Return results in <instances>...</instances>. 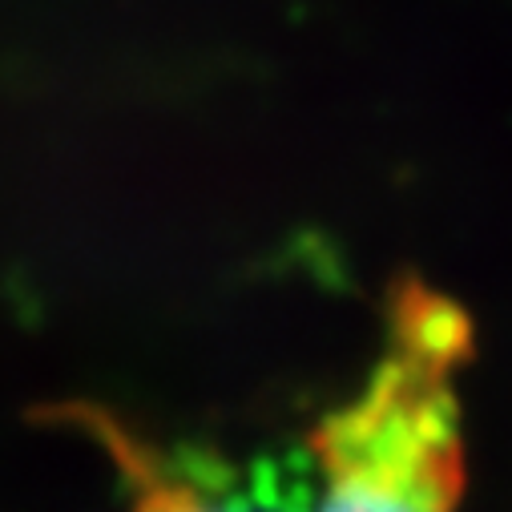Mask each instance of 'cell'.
<instances>
[{"label":"cell","mask_w":512,"mask_h":512,"mask_svg":"<svg viewBox=\"0 0 512 512\" xmlns=\"http://www.w3.org/2000/svg\"><path fill=\"white\" fill-rule=\"evenodd\" d=\"M464 355L468 319L428 287H400L388 359L315 432L319 512H452L464 452L448 375Z\"/></svg>","instance_id":"obj_1"},{"label":"cell","mask_w":512,"mask_h":512,"mask_svg":"<svg viewBox=\"0 0 512 512\" xmlns=\"http://www.w3.org/2000/svg\"><path fill=\"white\" fill-rule=\"evenodd\" d=\"M109 444L117 468L130 480V512H295V492L263 484L259 476L242 480L218 456L198 448L162 452L105 416H89Z\"/></svg>","instance_id":"obj_2"}]
</instances>
